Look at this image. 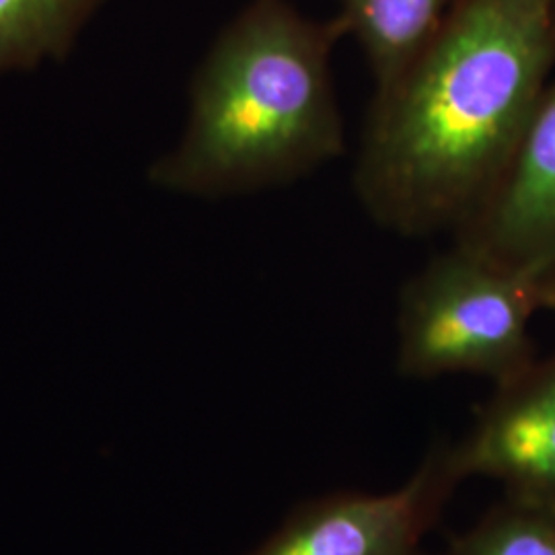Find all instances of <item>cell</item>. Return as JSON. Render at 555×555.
Masks as SVG:
<instances>
[{"label":"cell","instance_id":"cell-4","mask_svg":"<svg viewBox=\"0 0 555 555\" xmlns=\"http://www.w3.org/2000/svg\"><path fill=\"white\" fill-rule=\"evenodd\" d=\"M465 477L456 444L437 442L401 488L309 500L247 555H424V535Z\"/></svg>","mask_w":555,"mask_h":555},{"label":"cell","instance_id":"cell-5","mask_svg":"<svg viewBox=\"0 0 555 555\" xmlns=\"http://www.w3.org/2000/svg\"><path fill=\"white\" fill-rule=\"evenodd\" d=\"M453 233L459 247L531 280L547 307L555 295V80L504 171Z\"/></svg>","mask_w":555,"mask_h":555},{"label":"cell","instance_id":"cell-8","mask_svg":"<svg viewBox=\"0 0 555 555\" xmlns=\"http://www.w3.org/2000/svg\"><path fill=\"white\" fill-rule=\"evenodd\" d=\"M105 0H0V75L64 60Z\"/></svg>","mask_w":555,"mask_h":555},{"label":"cell","instance_id":"cell-9","mask_svg":"<svg viewBox=\"0 0 555 555\" xmlns=\"http://www.w3.org/2000/svg\"><path fill=\"white\" fill-rule=\"evenodd\" d=\"M438 555H555V508L504 496Z\"/></svg>","mask_w":555,"mask_h":555},{"label":"cell","instance_id":"cell-10","mask_svg":"<svg viewBox=\"0 0 555 555\" xmlns=\"http://www.w3.org/2000/svg\"><path fill=\"white\" fill-rule=\"evenodd\" d=\"M545 309H547V311H554L555 313V295L550 298V302H547V307H545Z\"/></svg>","mask_w":555,"mask_h":555},{"label":"cell","instance_id":"cell-7","mask_svg":"<svg viewBox=\"0 0 555 555\" xmlns=\"http://www.w3.org/2000/svg\"><path fill=\"white\" fill-rule=\"evenodd\" d=\"M456 0H339L336 20L357 41L375 89L396 80L433 40Z\"/></svg>","mask_w":555,"mask_h":555},{"label":"cell","instance_id":"cell-2","mask_svg":"<svg viewBox=\"0 0 555 555\" xmlns=\"http://www.w3.org/2000/svg\"><path fill=\"white\" fill-rule=\"evenodd\" d=\"M344 31L291 0H249L192 82L178 149L157 160L163 190L227 196L293 183L337 159L344 119L332 60Z\"/></svg>","mask_w":555,"mask_h":555},{"label":"cell","instance_id":"cell-3","mask_svg":"<svg viewBox=\"0 0 555 555\" xmlns=\"http://www.w3.org/2000/svg\"><path fill=\"white\" fill-rule=\"evenodd\" d=\"M539 309L531 280L453 245L399 295L397 371L410 378L506 380L537 358L529 325Z\"/></svg>","mask_w":555,"mask_h":555},{"label":"cell","instance_id":"cell-1","mask_svg":"<svg viewBox=\"0 0 555 555\" xmlns=\"http://www.w3.org/2000/svg\"><path fill=\"white\" fill-rule=\"evenodd\" d=\"M555 68V0H456L375 89L357 160L371 219L403 237L456 227L490 192Z\"/></svg>","mask_w":555,"mask_h":555},{"label":"cell","instance_id":"cell-6","mask_svg":"<svg viewBox=\"0 0 555 555\" xmlns=\"http://www.w3.org/2000/svg\"><path fill=\"white\" fill-rule=\"evenodd\" d=\"M455 444L465 476L494 477L506 496L555 508V352L496 383Z\"/></svg>","mask_w":555,"mask_h":555}]
</instances>
